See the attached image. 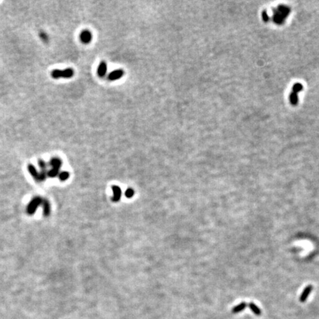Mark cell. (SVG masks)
<instances>
[{
	"label": "cell",
	"mask_w": 319,
	"mask_h": 319,
	"mask_svg": "<svg viewBox=\"0 0 319 319\" xmlns=\"http://www.w3.org/2000/svg\"><path fill=\"white\" fill-rule=\"evenodd\" d=\"M74 71L72 69L67 68L64 70H54L52 71L51 76L53 78H70L73 76Z\"/></svg>",
	"instance_id": "1"
},
{
	"label": "cell",
	"mask_w": 319,
	"mask_h": 319,
	"mask_svg": "<svg viewBox=\"0 0 319 319\" xmlns=\"http://www.w3.org/2000/svg\"><path fill=\"white\" fill-rule=\"evenodd\" d=\"M303 89V85L300 83H296L294 84L293 87V92L290 95V103L293 105H296L298 103V93Z\"/></svg>",
	"instance_id": "2"
},
{
	"label": "cell",
	"mask_w": 319,
	"mask_h": 319,
	"mask_svg": "<svg viewBox=\"0 0 319 319\" xmlns=\"http://www.w3.org/2000/svg\"><path fill=\"white\" fill-rule=\"evenodd\" d=\"M92 39H93V35L89 30H83L80 34V39L81 42L84 44H89L91 42Z\"/></svg>",
	"instance_id": "3"
},
{
	"label": "cell",
	"mask_w": 319,
	"mask_h": 319,
	"mask_svg": "<svg viewBox=\"0 0 319 319\" xmlns=\"http://www.w3.org/2000/svg\"><path fill=\"white\" fill-rule=\"evenodd\" d=\"M312 286L311 285H307V287H306L305 288H304V290H303V292L301 293V294L300 297H299V301H300V302H301V303H304V302L307 301V299H308V297H309L310 294L311 293V292H312Z\"/></svg>",
	"instance_id": "4"
},
{
	"label": "cell",
	"mask_w": 319,
	"mask_h": 319,
	"mask_svg": "<svg viewBox=\"0 0 319 319\" xmlns=\"http://www.w3.org/2000/svg\"><path fill=\"white\" fill-rule=\"evenodd\" d=\"M124 75V71L123 70H121V69L115 70L110 72L109 75L108 76V78L109 80H110V81H116V80H118V79L121 78Z\"/></svg>",
	"instance_id": "5"
},
{
	"label": "cell",
	"mask_w": 319,
	"mask_h": 319,
	"mask_svg": "<svg viewBox=\"0 0 319 319\" xmlns=\"http://www.w3.org/2000/svg\"><path fill=\"white\" fill-rule=\"evenodd\" d=\"M112 189L114 194L112 198V200L115 203H117L120 200V197H121V189L119 186H117V185H112Z\"/></svg>",
	"instance_id": "6"
},
{
	"label": "cell",
	"mask_w": 319,
	"mask_h": 319,
	"mask_svg": "<svg viewBox=\"0 0 319 319\" xmlns=\"http://www.w3.org/2000/svg\"><path fill=\"white\" fill-rule=\"evenodd\" d=\"M107 72V64L105 62H101L98 67V74L100 77H103Z\"/></svg>",
	"instance_id": "7"
},
{
	"label": "cell",
	"mask_w": 319,
	"mask_h": 319,
	"mask_svg": "<svg viewBox=\"0 0 319 319\" xmlns=\"http://www.w3.org/2000/svg\"><path fill=\"white\" fill-rule=\"evenodd\" d=\"M248 307L249 308H250V310H251L252 311L256 316H261L262 314L261 309H260V308H259L256 304H254L253 302H250L248 304Z\"/></svg>",
	"instance_id": "8"
},
{
	"label": "cell",
	"mask_w": 319,
	"mask_h": 319,
	"mask_svg": "<svg viewBox=\"0 0 319 319\" xmlns=\"http://www.w3.org/2000/svg\"><path fill=\"white\" fill-rule=\"evenodd\" d=\"M246 307H247V304H246L245 302H242V303H240L239 304H238V305L235 306V307H233V309H232V312L233 313H234V314H236V313H239V312H242V310H244L245 309Z\"/></svg>",
	"instance_id": "9"
},
{
	"label": "cell",
	"mask_w": 319,
	"mask_h": 319,
	"mask_svg": "<svg viewBox=\"0 0 319 319\" xmlns=\"http://www.w3.org/2000/svg\"><path fill=\"white\" fill-rule=\"evenodd\" d=\"M134 190H133V189H132V188L127 189V190L126 191V192H125L126 197L127 198H132V197H133V195H134Z\"/></svg>",
	"instance_id": "10"
},
{
	"label": "cell",
	"mask_w": 319,
	"mask_h": 319,
	"mask_svg": "<svg viewBox=\"0 0 319 319\" xmlns=\"http://www.w3.org/2000/svg\"><path fill=\"white\" fill-rule=\"evenodd\" d=\"M40 38L43 40L45 42H47V41H48V36H47V34H45V33H43V32L40 33Z\"/></svg>",
	"instance_id": "11"
}]
</instances>
